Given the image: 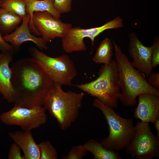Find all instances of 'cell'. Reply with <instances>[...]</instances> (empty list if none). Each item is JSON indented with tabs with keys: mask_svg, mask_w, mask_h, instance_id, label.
<instances>
[{
	"mask_svg": "<svg viewBox=\"0 0 159 159\" xmlns=\"http://www.w3.org/2000/svg\"><path fill=\"white\" fill-rule=\"evenodd\" d=\"M11 69L15 105L29 108L43 106L54 82L39 64L31 57L23 58Z\"/></svg>",
	"mask_w": 159,
	"mask_h": 159,
	"instance_id": "obj_1",
	"label": "cell"
},
{
	"mask_svg": "<svg viewBox=\"0 0 159 159\" xmlns=\"http://www.w3.org/2000/svg\"><path fill=\"white\" fill-rule=\"evenodd\" d=\"M115 57L118 67V84L121 89L119 100L127 107L135 106L141 94L152 93L159 96V90L148 83L145 74L135 68L120 47L113 41Z\"/></svg>",
	"mask_w": 159,
	"mask_h": 159,
	"instance_id": "obj_2",
	"label": "cell"
},
{
	"mask_svg": "<svg viewBox=\"0 0 159 159\" xmlns=\"http://www.w3.org/2000/svg\"><path fill=\"white\" fill-rule=\"evenodd\" d=\"M62 86L54 82L43 106L56 119L60 129L64 130L70 127L78 118L85 95L83 92H65Z\"/></svg>",
	"mask_w": 159,
	"mask_h": 159,
	"instance_id": "obj_3",
	"label": "cell"
},
{
	"mask_svg": "<svg viewBox=\"0 0 159 159\" xmlns=\"http://www.w3.org/2000/svg\"><path fill=\"white\" fill-rule=\"evenodd\" d=\"M97 74L98 77L94 80L74 86L105 105L113 108L117 107L121 89L118 83L119 73L115 60L102 65Z\"/></svg>",
	"mask_w": 159,
	"mask_h": 159,
	"instance_id": "obj_4",
	"label": "cell"
},
{
	"mask_svg": "<svg viewBox=\"0 0 159 159\" xmlns=\"http://www.w3.org/2000/svg\"><path fill=\"white\" fill-rule=\"evenodd\" d=\"M93 105L102 112L109 127V135L101 140L100 143L106 149L117 152L125 149L135 131L132 118L127 119L121 117L113 108L97 98L94 99Z\"/></svg>",
	"mask_w": 159,
	"mask_h": 159,
	"instance_id": "obj_5",
	"label": "cell"
},
{
	"mask_svg": "<svg viewBox=\"0 0 159 159\" xmlns=\"http://www.w3.org/2000/svg\"><path fill=\"white\" fill-rule=\"evenodd\" d=\"M28 50L31 58L39 64L54 82L62 85H72V81L77 72L74 63L68 55L52 57L32 47H29Z\"/></svg>",
	"mask_w": 159,
	"mask_h": 159,
	"instance_id": "obj_6",
	"label": "cell"
},
{
	"mask_svg": "<svg viewBox=\"0 0 159 159\" xmlns=\"http://www.w3.org/2000/svg\"><path fill=\"white\" fill-rule=\"evenodd\" d=\"M123 26V19L118 16L100 26L88 29L72 27L62 38L63 49L67 53L86 51L87 48L84 41L85 38L90 39L92 48L95 45V38L100 33L107 30L120 28Z\"/></svg>",
	"mask_w": 159,
	"mask_h": 159,
	"instance_id": "obj_7",
	"label": "cell"
},
{
	"mask_svg": "<svg viewBox=\"0 0 159 159\" xmlns=\"http://www.w3.org/2000/svg\"><path fill=\"white\" fill-rule=\"evenodd\" d=\"M149 123L140 121L137 122L134 135L125 149L132 158L152 159L159 157V138L153 133Z\"/></svg>",
	"mask_w": 159,
	"mask_h": 159,
	"instance_id": "obj_8",
	"label": "cell"
},
{
	"mask_svg": "<svg viewBox=\"0 0 159 159\" xmlns=\"http://www.w3.org/2000/svg\"><path fill=\"white\" fill-rule=\"evenodd\" d=\"M0 120L5 125L18 126L28 131L46 123L47 115L43 106L29 108L15 105L10 110L1 113Z\"/></svg>",
	"mask_w": 159,
	"mask_h": 159,
	"instance_id": "obj_9",
	"label": "cell"
},
{
	"mask_svg": "<svg viewBox=\"0 0 159 159\" xmlns=\"http://www.w3.org/2000/svg\"><path fill=\"white\" fill-rule=\"evenodd\" d=\"M32 22L42 37L47 42L57 37L62 38L72 27L71 24L63 22L46 11L34 12Z\"/></svg>",
	"mask_w": 159,
	"mask_h": 159,
	"instance_id": "obj_10",
	"label": "cell"
},
{
	"mask_svg": "<svg viewBox=\"0 0 159 159\" xmlns=\"http://www.w3.org/2000/svg\"><path fill=\"white\" fill-rule=\"evenodd\" d=\"M128 38V52L130 56L133 59L131 64L135 68L148 77L153 69L151 63L152 47L144 45L135 32L129 34Z\"/></svg>",
	"mask_w": 159,
	"mask_h": 159,
	"instance_id": "obj_11",
	"label": "cell"
},
{
	"mask_svg": "<svg viewBox=\"0 0 159 159\" xmlns=\"http://www.w3.org/2000/svg\"><path fill=\"white\" fill-rule=\"evenodd\" d=\"M30 19L29 14L22 19L21 24L17 26L13 32L3 36L4 40L11 44L16 54L21 49L20 47L24 42L31 41L34 43L40 50L47 49V42L42 37H36L32 34L29 28V23Z\"/></svg>",
	"mask_w": 159,
	"mask_h": 159,
	"instance_id": "obj_12",
	"label": "cell"
},
{
	"mask_svg": "<svg viewBox=\"0 0 159 159\" xmlns=\"http://www.w3.org/2000/svg\"><path fill=\"white\" fill-rule=\"evenodd\" d=\"M138 104L134 114L135 118L143 122L154 123L159 119V96L146 93L138 96Z\"/></svg>",
	"mask_w": 159,
	"mask_h": 159,
	"instance_id": "obj_13",
	"label": "cell"
},
{
	"mask_svg": "<svg viewBox=\"0 0 159 159\" xmlns=\"http://www.w3.org/2000/svg\"><path fill=\"white\" fill-rule=\"evenodd\" d=\"M13 54L10 52L0 54V94L9 103L14 102V93L11 82V72L9 66L13 59Z\"/></svg>",
	"mask_w": 159,
	"mask_h": 159,
	"instance_id": "obj_14",
	"label": "cell"
},
{
	"mask_svg": "<svg viewBox=\"0 0 159 159\" xmlns=\"http://www.w3.org/2000/svg\"><path fill=\"white\" fill-rule=\"evenodd\" d=\"M8 135L24 153L25 159H40L38 144L35 142L31 131L9 132Z\"/></svg>",
	"mask_w": 159,
	"mask_h": 159,
	"instance_id": "obj_15",
	"label": "cell"
},
{
	"mask_svg": "<svg viewBox=\"0 0 159 159\" xmlns=\"http://www.w3.org/2000/svg\"><path fill=\"white\" fill-rule=\"evenodd\" d=\"M26 4V10L27 14L30 16L29 28L32 34L38 37L41 36L35 28L32 22L34 13L35 11H46L51 14L57 19H59L61 14L55 9L54 6V0H24Z\"/></svg>",
	"mask_w": 159,
	"mask_h": 159,
	"instance_id": "obj_16",
	"label": "cell"
},
{
	"mask_svg": "<svg viewBox=\"0 0 159 159\" xmlns=\"http://www.w3.org/2000/svg\"><path fill=\"white\" fill-rule=\"evenodd\" d=\"M87 151L91 152L94 159H122L118 152L104 148L100 143L91 139L83 144Z\"/></svg>",
	"mask_w": 159,
	"mask_h": 159,
	"instance_id": "obj_17",
	"label": "cell"
},
{
	"mask_svg": "<svg viewBox=\"0 0 159 159\" xmlns=\"http://www.w3.org/2000/svg\"><path fill=\"white\" fill-rule=\"evenodd\" d=\"M19 15L0 8V32L4 35L11 32L22 21Z\"/></svg>",
	"mask_w": 159,
	"mask_h": 159,
	"instance_id": "obj_18",
	"label": "cell"
},
{
	"mask_svg": "<svg viewBox=\"0 0 159 159\" xmlns=\"http://www.w3.org/2000/svg\"><path fill=\"white\" fill-rule=\"evenodd\" d=\"M113 55L112 43L111 40L107 37L99 44L92 60L97 64H109L112 60Z\"/></svg>",
	"mask_w": 159,
	"mask_h": 159,
	"instance_id": "obj_19",
	"label": "cell"
},
{
	"mask_svg": "<svg viewBox=\"0 0 159 159\" xmlns=\"http://www.w3.org/2000/svg\"><path fill=\"white\" fill-rule=\"evenodd\" d=\"M24 0H1V7L14 13L23 19L27 14Z\"/></svg>",
	"mask_w": 159,
	"mask_h": 159,
	"instance_id": "obj_20",
	"label": "cell"
},
{
	"mask_svg": "<svg viewBox=\"0 0 159 159\" xmlns=\"http://www.w3.org/2000/svg\"><path fill=\"white\" fill-rule=\"evenodd\" d=\"M38 145L40 153V159L58 158L56 150L50 141H43Z\"/></svg>",
	"mask_w": 159,
	"mask_h": 159,
	"instance_id": "obj_21",
	"label": "cell"
},
{
	"mask_svg": "<svg viewBox=\"0 0 159 159\" xmlns=\"http://www.w3.org/2000/svg\"><path fill=\"white\" fill-rule=\"evenodd\" d=\"M87 151L83 145L73 146L68 154L64 156L62 159H82L85 155Z\"/></svg>",
	"mask_w": 159,
	"mask_h": 159,
	"instance_id": "obj_22",
	"label": "cell"
},
{
	"mask_svg": "<svg viewBox=\"0 0 159 159\" xmlns=\"http://www.w3.org/2000/svg\"><path fill=\"white\" fill-rule=\"evenodd\" d=\"M72 0H54V6L56 10L60 14L69 12L72 9Z\"/></svg>",
	"mask_w": 159,
	"mask_h": 159,
	"instance_id": "obj_23",
	"label": "cell"
},
{
	"mask_svg": "<svg viewBox=\"0 0 159 159\" xmlns=\"http://www.w3.org/2000/svg\"><path fill=\"white\" fill-rule=\"evenodd\" d=\"M151 63L153 68H155L159 65V39L156 37L153 39L151 46Z\"/></svg>",
	"mask_w": 159,
	"mask_h": 159,
	"instance_id": "obj_24",
	"label": "cell"
},
{
	"mask_svg": "<svg viewBox=\"0 0 159 159\" xmlns=\"http://www.w3.org/2000/svg\"><path fill=\"white\" fill-rule=\"evenodd\" d=\"M21 148L15 143H13L9 148L8 156V159H25L21 154Z\"/></svg>",
	"mask_w": 159,
	"mask_h": 159,
	"instance_id": "obj_25",
	"label": "cell"
},
{
	"mask_svg": "<svg viewBox=\"0 0 159 159\" xmlns=\"http://www.w3.org/2000/svg\"><path fill=\"white\" fill-rule=\"evenodd\" d=\"M148 77V84L152 87L159 90V73L152 72Z\"/></svg>",
	"mask_w": 159,
	"mask_h": 159,
	"instance_id": "obj_26",
	"label": "cell"
},
{
	"mask_svg": "<svg viewBox=\"0 0 159 159\" xmlns=\"http://www.w3.org/2000/svg\"><path fill=\"white\" fill-rule=\"evenodd\" d=\"M0 50L1 52H10L13 54H16L12 45L5 41L0 32Z\"/></svg>",
	"mask_w": 159,
	"mask_h": 159,
	"instance_id": "obj_27",
	"label": "cell"
},
{
	"mask_svg": "<svg viewBox=\"0 0 159 159\" xmlns=\"http://www.w3.org/2000/svg\"><path fill=\"white\" fill-rule=\"evenodd\" d=\"M154 123L155 129L157 133L156 136L159 138V119L156 120Z\"/></svg>",
	"mask_w": 159,
	"mask_h": 159,
	"instance_id": "obj_28",
	"label": "cell"
},
{
	"mask_svg": "<svg viewBox=\"0 0 159 159\" xmlns=\"http://www.w3.org/2000/svg\"><path fill=\"white\" fill-rule=\"evenodd\" d=\"M1 0H0V8L1 7Z\"/></svg>",
	"mask_w": 159,
	"mask_h": 159,
	"instance_id": "obj_29",
	"label": "cell"
},
{
	"mask_svg": "<svg viewBox=\"0 0 159 159\" xmlns=\"http://www.w3.org/2000/svg\"></svg>",
	"mask_w": 159,
	"mask_h": 159,
	"instance_id": "obj_30",
	"label": "cell"
}]
</instances>
